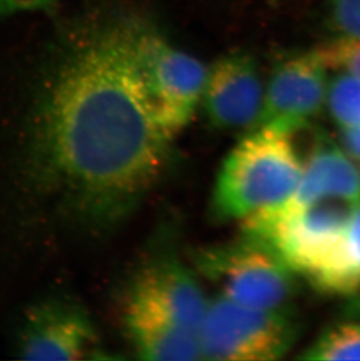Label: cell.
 <instances>
[{
	"label": "cell",
	"mask_w": 360,
	"mask_h": 361,
	"mask_svg": "<svg viewBox=\"0 0 360 361\" xmlns=\"http://www.w3.org/2000/svg\"><path fill=\"white\" fill-rule=\"evenodd\" d=\"M140 23L112 16L92 24L49 81L32 126V184L94 235L122 226L170 159L174 138L150 115L133 71Z\"/></svg>",
	"instance_id": "obj_1"
},
{
	"label": "cell",
	"mask_w": 360,
	"mask_h": 361,
	"mask_svg": "<svg viewBox=\"0 0 360 361\" xmlns=\"http://www.w3.org/2000/svg\"><path fill=\"white\" fill-rule=\"evenodd\" d=\"M296 133L256 128L229 151L213 190L215 219L245 221L292 198L306 161L295 143Z\"/></svg>",
	"instance_id": "obj_2"
},
{
	"label": "cell",
	"mask_w": 360,
	"mask_h": 361,
	"mask_svg": "<svg viewBox=\"0 0 360 361\" xmlns=\"http://www.w3.org/2000/svg\"><path fill=\"white\" fill-rule=\"evenodd\" d=\"M133 63L150 115L174 138L193 117L208 68L143 21L133 44Z\"/></svg>",
	"instance_id": "obj_3"
},
{
	"label": "cell",
	"mask_w": 360,
	"mask_h": 361,
	"mask_svg": "<svg viewBox=\"0 0 360 361\" xmlns=\"http://www.w3.org/2000/svg\"><path fill=\"white\" fill-rule=\"evenodd\" d=\"M193 262L219 295L246 307H290L297 291L292 268L268 243L246 233L236 241L199 249Z\"/></svg>",
	"instance_id": "obj_4"
},
{
	"label": "cell",
	"mask_w": 360,
	"mask_h": 361,
	"mask_svg": "<svg viewBox=\"0 0 360 361\" xmlns=\"http://www.w3.org/2000/svg\"><path fill=\"white\" fill-rule=\"evenodd\" d=\"M299 334L290 307L258 309L217 295L210 300L199 330L201 360H279Z\"/></svg>",
	"instance_id": "obj_5"
},
{
	"label": "cell",
	"mask_w": 360,
	"mask_h": 361,
	"mask_svg": "<svg viewBox=\"0 0 360 361\" xmlns=\"http://www.w3.org/2000/svg\"><path fill=\"white\" fill-rule=\"evenodd\" d=\"M357 204L331 198L286 202L242 221V228L268 243L296 275L306 279L343 235Z\"/></svg>",
	"instance_id": "obj_6"
},
{
	"label": "cell",
	"mask_w": 360,
	"mask_h": 361,
	"mask_svg": "<svg viewBox=\"0 0 360 361\" xmlns=\"http://www.w3.org/2000/svg\"><path fill=\"white\" fill-rule=\"evenodd\" d=\"M329 71L320 48L280 62L265 85L254 129L296 133L311 126V121L325 108Z\"/></svg>",
	"instance_id": "obj_7"
},
{
	"label": "cell",
	"mask_w": 360,
	"mask_h": 361,
	"mask_svg": "<svg viewBox=\"0 0 360 361\" xmlns=\"http://www.w3.org/2000/svg\"><path fill=\"white\" fill-rule=\"evenodd\" d=\"M96 332L85 309L67 300H46L25 316L18 353L24 360H80L95 353Z\"/></svg>",
	"instance_id": "obj_8"
},
{
	"label": "cell",
	"mask_w": 360,
	"mask_h": 361,
	"mask_svg": "<svg viewBox=\"0 0 360 361\" xmlns=\"http://www.w3.org/2000/svg\"><path fill=\"white\" fill-rule=\"evenodd\" d=\"M265 88L258 65L246 53H231L208 68L201 102L212 126L219 130L254 129Z\"/></svg>",
	"instance_id": "obj_9"
},
{
	"label": "cell",
	"mask_w": 360,
	"mask_h": 361,
	"mask_svg": "<svg viewBox=\"0 0 360 361\" xmlns=\"http://www.w3.org/2000/svg\"><path fill=\"white\" fill-rule=\"evenodd\" d=\"M124 323L130 343L140 359L201 360L197 332L183 326L151 300L133 291L126 304Z\"/></svg>",
	"instance_id": "obj_10"
},
{
	"label": "cell",
	"mask_w": 360,
	"mask_h": 361,
	"mask_svg": "<svg viewBox=\"0 0 360 361\" xmlns=\"http://www.w3.org/2000/svg\"><path fill=\"white\" fill-rule=\"evenodd\" d=\"M133 293L151 300L199 336L210 300L191 270L172 256L153 259L140 270Z\"/></svg>",
	"instance_id": "obj_11"
},
{
	"label": "cell",
	"mask_w": 360,
	"mask_h": 361,
	"mask_svg": "<svg viewBox=\"0 0 360 361\" xmlns=\"http://www.w3.org/2000/svg\"><path fill=\"white\" fill-rule=\"evenodd\" d=\"M360 201V165L347 156L337 140L316 131L309 149L302 177L287 202L308 204L320 199Z\"/></svg>",
	"instance_id": "obj_12"
},
{
	"label": "cell",
	"mask_w": 360,
	"mask_h": 361,
	"mask_svg": "<svg viewBox=\"0 0 360 361\" xmlns=\"http://www.w3.org/2000/svg\"><path fill=\"white\" fill-rule=\"evenodd\" d=\"M306 280L328 296L347 300L360 293V201L343 235Z\"/></svg>",
	"instance_id": "obj_13"
},
{
	"label": "cell",
	"mask_w": 360,
	"mask_h": 361,
	"mask_svg": "<svg viewBox=\"0 0 360 361\" xmlns=\"http://www.w3.org/2000/svg\"><path fill=\"white\" fill-rule=\"evenodd\" d=\"M303 360H360V321L343 319L324 329L299 355Z\"/></svg>",
	"instance_id": "obj_14"
},
{
	"label": "cell",
	"mask_w": 360,
	"mask_h": 361,
	"mask_svg": "<svg viewBox=\"0 0 360 361\" xmlns=\"http://www.w3.org/2000/svg\"><path fill=\"white\" fill-rule=\"evenodd\" d=\"M325 108L338 128L360 126V79L338 73L328 85Z\"/></svg>",
	"instance_id": "obj_15"
},
{
	"label": "cell",
	"mask_w": 360,
	"mask_h": 361,
	"mask_svg": "<svg viewBox=\"0 0 360 361\" xmlns=\"http://www.w3.org/2000/svg\"><path fill=\"white\" fill-rule=\"evenodd\" d=\"M329 69L360 79V37L340 35L320 47Z\"/></svg>",
	"instance_id": "obj_16"
},
{
	"label": "cell",
	"mask_w": 360,
	"mask_h": 361,
	"mask_svg": "<svg viewBox=\"0 0 360 361\" xmlns=\"http://www.w3.org/2000/svg\"><path fill=\"white\" fill-rule=\"evenodd\" d=\"M329 17L338 35L360 37V0H330Z\"/></svg>",
	"instance_id": "obj_17"
},
{
	"label": "cell",
	"mask_w": 360,
	"mask_h": 361,
	"mask_svg": "<svg viewBox=\"0 0 360 361\" xmlns=\"http://www.w3.org/2000/svg\"><path fill=\"white\" fill-rule=\"evenodd\" d=\"M337 143L354 163L360 165V126L340 128Z\"/></svg>",
	"instance_id": "obj_18"
},
{
	"label": "cell",
	"mask_w": 360,
	"mask_h": 361,
	"mask_svg": "<svg viewBox=\"0 0 360 361\" xmlns=\"http://www.w3.org/2000/svg\"><path fill=\"white\" fill-rule=\"evenodd\" d=\"M55 1L56 0H0V12L39 10Z\"/></svg>",
	"instance_id": "obj_19"
},
{
	"label": "cell",
	"mask_w": 360,
	"mask_h": 361,
	"mask_svg": "<svg viewBox=\"0 0 360 361\" xmlns=\"http://www.w3.org/2000/svg\"><path fill=\"white\" fill-rule=\"evenodd\" d=\"M342 318L360 321V293L356 296L347 298V303L344 304Z\"/></svg>",
	"instance_id": "obj_20"
}]
</instances>
